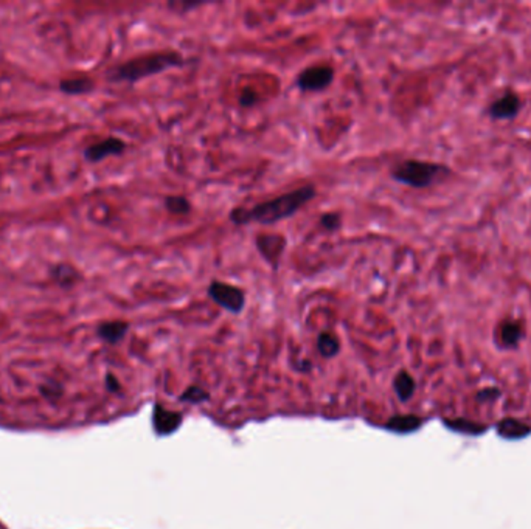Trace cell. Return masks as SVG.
<instances>
[{
	"label": "cell",
	"mask_w": 531,
	"mask_h": 529,
	"mask_svg": "<svg viewBox=\"0 0 531 529\" xmlns=\"http://www.w3.org/2000/svg\"><path fill=\"white\" fill-rule=\"evenodd\" d=\"M207 292L209 297L213 300L219 307L229 311L230 314H241L244 311L245 292L241 287L224 283V281L219 279H213L210 283Z\"/></svg>",
	"instance_id": "277c9868"
},
{
	"label": "cell",
	"mask_w": 531,
	"mask_h": 529,
	"mask_svg": "<svg viewBox=\"0 0 531 529\" xmlns=\"http://www.w3.org/2000/svg\"><path fill=\"white\" fill-rule=\"evenodd\" d=\"M314 185H304L294 191L281 194L272 200L256 204L250 209H234L230 213V220L235 225H247L256 222L261 225H272L297 214V211L308 205L316 197Z\"/></svg>",
	"instance_id": "6da1fadb"
},
{
	"label": "cell",
	"mask_w": 531,
	"mask_h": 529,
	"mask_svg": "<svg viewBox=\"0 0 531 529\" xmlns=\"http://www.w3.org/2000/svg\"><path fill=\"white\" fill-rule=\"evenodd\" d=\"M522 107L521 97L514 92H505L489 106V115L496 120H511L517 117Z\"/></svg>",
	"instance_id": "ba28073f"
},
{
	"label": "cell",
	"mask_w": 531,
	"mask_h": 529,
	"mask_svg": "<svg viewBox=\"0 0 531 529\" xmlns=\"http://www.w3.org/2000/svg\"><path fill=\"white\" fill-rule=\"evenodd\" d=\"M415 386H416L415 379L411 377L407 371H401L396 374L393 388H395L396 396L401 400H409L411 396H414Z\"/></svg>",
	"instance_id": "5bb4252c"
},
{
	"label": "cell",
	"mask_w": 531,
	"mask_h": 529,
	"mask_svg": "<svg viewBox=\"0 0 531 529\" xmlns=\"http://www.w3.org/2000/svg\"><path fill=\"white\" fill-rule=\"evenodd\" d=\"M129 331V323L123 320L104 321L97 327V336L109 345H117L126 337Z\"/></svg>",
	"instance_id": "30bf717a"
},
{
	"label": "cell",
	"mask_w": 531,
	"mask_h": 529,
	"mask_svg": "<svg viewBox=\"0 0 531 529\" xmlns=\"http://www.w3.org/2000/svg\"><path fill=\"white\" fill-rule=\"evenodd\" d=\"M126 151V143L122 138L117 137H108L101 140V142L94 143L85 148L84 158L89 163H98L101 160L112 157V156H122Z\"/></svg>",
	"instance_id": "52a82bcc"
},
{
	"label": "cell",
	"mask_w": 531,
	"mask_h": 529,
	"mask_svg": "<svg viewBox=\"0 0 531 529\" xmlns=\"http://www.w3.org/2000/svg\"><path fill=\"white\" fill-rule=\"evenodd\" d=\"M421 425V419L418 416H414V414H404V416H395L391 418L387 427L391 432H398V433H409L416 430L418 427Z\"/></svg>",
	"instance_id": "9a60e30c"
},
{
	"label": "cell",
	"mask_w": 531,
	"mask_h": 529,
	"mask_svg": "<svg viewBox=\"0 0 531 529\" xmlns=\"http://www.w3.org/2000/svg\"><path fill=\"white\" fill-rule=\"evenodd\" d=\"M152 423H154V428L158 434H171L182 424V414L156 405Z\"/></svg>",
	"instance_id": "9c48e42d"
},
{
	"label": "cell",
	"mask_w": 531,
	"mask_h": 529,
	"mask_svg": "<svg viewBox=\"0 0 531 529\" xmlns=\"http://www.w3.org/2000/svg\"><path fill=\"white\" fill-rule=\"evenodd\" d=\"M104 382H106V388H108V391H111V393L120 391V388H122L120 382H118V379L112 373L106 374V380Z\"/></svg>",
	"instance_id": "603a6c76"
},
{
	"label": "cell",
	"mask_w": 531,
	"mask_h": 529,
	"mask_svg": "<svg viewBox=\"0 0 531 529\" xmlns=\"http://www.w3.org/2000/svg\"><path fill=\"white\" fill-rule=\"evenodd\" d=\"M185 64H187V59L177 51L148 53V55L129 59V61L120 65L112 67L111 70H108V79L111 83L134 84L145 78L158 75V73L182 67Z\"/></svg>",
	"instance_id": "7a4b0ae2"
},
{
	"label": "cell",
	"mask_w": 531,
	"mask_h": 529,
	"mask_svg": "<svg viewBox=\"0 0 531 529\" xmlns=\"http://www.w3.org/2000/svg\"><path fill=\"white\" fill-rule=\"evenodd\" d=\"M255 244L266 263L277 269L286 249V239L281 234H258Z\"/></svg>",
	"instance_id": "8992f818"
},
{
	"label": "cell",
	"mask_w": 531,
	"mask_h": 529,
	"mask_svg": "<svg viewBox=\"0 0 531 529\" xmlns=\"http://www.w3.org/2000/svg\"><path fill=\"white\" fill-rule=\"evenodd\" d=\"M58 87H59V90L64 93V95L76 97V95H85V93L94 92L95 83H94V79L89 78V76H73V78L61 79Z\"/></svg>",
	"instance_id": "7c38bea8"
},
{
	"label": "cell",
	"mask_w": 531,
	"mask_h": 529,
	"mask_svg": "<svg viewBox=\"0 0 531 529\" xmlns=\"http://www.w3.org/2000/svg\"><path fill=\"white\" fill-rule=\"evenodd\" d=\"M341 214L338 213H327L320 218V225L325 230L328 231H336L341 229Z\"/></svg>",
	"instance_id": "d6986e66"
},
{
	"label": "cell",
	"mask_w": 531,
	"mask_h": 529,
	"mask_svg": "<svg viewBox=\"0 0 531 529\" xmlns=\"http://www.w3.org/2000/svg\"><path fill=\"white\" fill-rule=\"evenodd\" d=\"M334 69L331 65H313L300 72L297 76V87L303 92L327 90L334 81Z\"/></svg>",
	"instance_id": "5b68a950"
},
{
	"label": "cell",
	"mask_w": 531,
	"mask_h": 529,
	"mask_svg": "<svg viewBox=\"0 0 531 529\" xmlns=\"http://www.w3.org/2000/svg\"><path fill=\"white\" fill-rule=\"evenodd\" d=\"M449 174L446 166L424 162V160H402L393 166L390 176L398 184L411 186V188H427L440 182Z\"/></svg>",
	"instance_id": "3957f363"
},
{
	"label": "cell",
	"mask_w": 531,
	"mask_h": 529,
	"mask_svg": "<svg viewBox=\"0 0 531 529\" xmlns=\"http://www.w3.org/2000/svg\"><path fill=\"white\" fill-rule=\"evenodd\" d=\"M207 398H209L207 391L199 386H190L187 388V391L182 394V400H188V402H193V404L202 402V400H205Z\"/></svg>",
	"instance_id": "ffe728a7"
},
{
	"label": "cell",
	"mask_w": 531,
	"mask_h": 529,
	"mask_svg": "<svg viewBox=\"0 0 531 529\" xmlns=\"http://www.w3.org/2000/svg\"><path fill=\"white\" fill-rule=\"evenodd\" d=\"M238 101H240V104L243 107H252L254 104L258 103V93L254 90V89H244L241 92L240 98H238Z\"/></svg>",
	"instance_id": "7402d4cb"
},
{
	"label": "cell",
	"mask_w": 531,
	"mask_h": 529,
	"mask_svg": "<svg viewBox=\"0 0 531 529\" xmlns=\"http://www.w3.org/2000/svg\"><path fill=\"white\" fill-rule=\"evenodd\" d=\"M163 205L168 213L176 214V216H188L191 211L190 200L183 196H167L163 200Z\"/></svg>",
	"instance_id": "e0dca14e"
},
{
	"label": "cell",
	"mask_w": 531,
	"mask_h": 529,
	"mask_svg": "<svg viewBox=\"0 0 531 529\" xmlns=\"http://www.w3.org/2000/svg\"><path fill=\"white\" fill-rule=\"evenodd\" d=\"M499 432L505 438H522L530 432V428L527 425L517 423V421L507 419L499 425Z\"/></svg>",
	"instance_id": "ac0fdd59"
},
{
	"label": "cell",
	"mask_w": 531,
	"mask_h": 529,
	"mask_svg": "<svg viewBox=\"0 0 531 529\" xmlns=\"http://www.w3.org/2000/svg\"><path fill=\"white\" fill-rule=\"evenodd\" d=\"M50 277L61 289H72L79 281H81V273L75 267L67 263H59L51 267Z\"/></svg>",
	"instance_id": "8fae6325"
},
{
	"label": "cell",
	"mask_w": 531,
	"mask_h": 529,
	"mask_svg": "<svg viewBox=\"0 0 531 529\" xmlns=\"http://www.w3.org/2000/svg\"><path fill=\"white\" fill-rule=\"evenodd\" d=\"M317 351L320 352L322 357H336L338 351H341V341H338L333 332L323 331L317 337Z\"/></svg>",
	"instance_id": "4fadbf2b"
},
{
	"label": "cell",
	"mask_w": 531,
	"mask_h": 529,
	"mask_svg": "<svg viewBox=\"0 0 531 529\" xmlns=\"http://www.w3.org/2000/svg\"><path fill=\"white\" fill-rule=\"evenodd\" d=\"M39 391H41V394L45 399L56 400L63 394V386L58 384H53V382H47V384L39 386Z\"/></svg>",
	"instance_id": "44dd1931"
},
{
	"label": "cell",
	"mask_w": 531,
	"mask_h": 529,
	"mask_svg": "<svg viewBox=\"0 0 531 529\" xmlns=\"http://www.w3.org/2000/svg\"><path fill=\"white\" fill-rule=\"evenodd\" d=\"M522 339V326L519 321H505L500 327V340L503 345L516 346Z\"/></svg>",
	"instance_id": "2e32d148"
}]
</instances>
